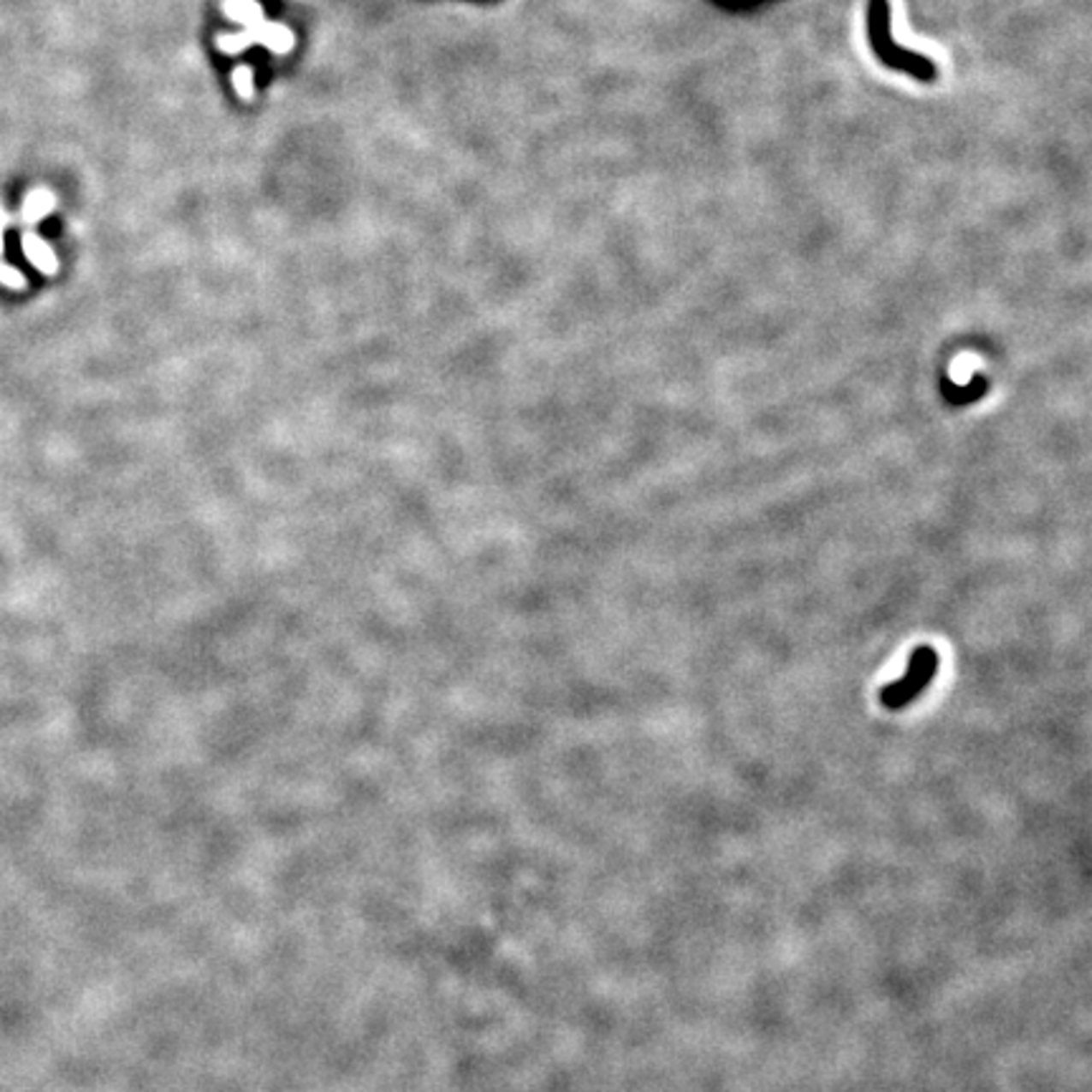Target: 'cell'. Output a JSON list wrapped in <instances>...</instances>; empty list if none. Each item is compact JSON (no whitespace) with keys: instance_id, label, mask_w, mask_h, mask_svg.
Instances as JSON below:
<instances>
[{"instance_id":"cell-5","label":"cell","mask_w":1092,"mask_h":1092,"mask_svg":"<svg viewBox=\"0 0 1092 1092\" xmlns=\"http://www.w3.org/2000/svg\"><path fill=\"white\" fill-rule=\"evenodd\" d=\"M986 389H988V384L983 377H976L974 383L969 384H943V397H946V402H951L953 407H964V405H971V402H976V400H982L983 395H986Z\"/></svg>"},{"instance_id":"cell-4","label":"cell","mask_w":1092,"mask_h":1092,"mask_svg":"<svg viewBox=\"0 0 1092 1092\" xmlns=\"http://www.w3.org/2000/svg\"><path fill=\"white\" fill-rule=\"evenodd\" d=\"M223 13H225L230 21L240 23L243 28H251V26H256V23L266 21V15H264V5H261L258 0H223Z\"/></svg>"},{"instance_id":"cell-2","label":"cell","mask_w":1092,"mask_h":1092,"mask_svg":"<svg viewBox=\"0 0 1092 1092\" xmlns=\"http://www.w3.org/2000/svg\"><path fill=\"white\" fill-rule=\"evenodd\" d=\"M218 51L228 56L240 54L251 46H266L269 51L276 56H286L294 51L296 46V36L288 26L283 23H271V21H261L251 28H243L240 33H223L216 39Z\"/></svg>"},{"instance_id":"cell-8","label":"cell","mask_w":1092,"mask_h":1092,"mask_svg":"<svg viewBox=\"0 0 1092 1092\" xmlns=\"http://www.w3.org/2000/svg\"><path fill=\"white\" fill-rule=\"evenodd\" d=\"M0 278H3V283H5V286H13V288H26V276L18 271V269H13V266H5V264H0Z\"/></svg>"},{"instance_id":"cell-9","label":"cell","mask_w":1092,"mask_h":1092,"mask_svg":"<svg viewBox=\"0 0 1092 1092\" xmlns=\"http://www.w3.org/2000/svg\"><path fill=\"white\" fill-rule=\"evenodd\" d=\"M5 223H8V216L0 211V253H3V246H5V243H3V228H5Z\"/></svg>"},{"instance_id":"cell-3","label":"cell","mask_w":1092,"mask_h":1092,"mask_svg":"<svg viewBox=\"0 0 1092 1092\" xmlns=\"http://www.w3.org/2000/svg\"><path fill=\"white\" fill-rule=\"evenodd\" d=\"M23 253H26V258L39 269L41 273H46V276H54L58 271V261H56V253L51 251V246L41 238V235H36V233H26L23 235Z\"/></svg>"},{"instance_id":"cell-7","label":"cell","mask_w":1092,"mask_h":1092,"mask_svg":"<svg viewBox=\"0 0 1092 1092\" xmlns=\"http://www.w3.org/2000/svg\"><path fill=\"white\" fill-rule=\"evenodd\" d=\"M233 89L243 102L253 99V68L251 66H238L233 71Z\"/></svg>"},{"instance_id":"cell-6","label":"cell","mask_w":1092,"mask_h":1092,"mask_svg":"<svg viewBox=\"0 0 1092 1092\" xmlns=\"http://www.w3.org/2000/svg\"><path fill=\"white\" fill-rule=\"evenodd\" d=\"M56 208V198L49 190H33L26 203H23V220L26 223H39L44 220Z\"/></svg>"},{"instance_id":"cell-1","label":"cell","mask_w":1092,"mask_h":1092,"mask_svg":"<svg viewBox=\"0 0 1092 1092\" xmlns=\"http://www.w3.org/2000/svg\"><path fill=\"white\" fill-rule=\"evenodd\" d=\"M938 673V653L930 645H921L913 650V656L908 660V670L900 680L887 683L880 691V703L887 710L905 709L908 703H913L929 685L930 680Z\"/></svg>"}]
</instances>
